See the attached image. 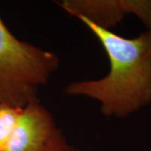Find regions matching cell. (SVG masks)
<instances>
[{
    "instance_id": "obj_1",
    "label": "cell",
    "mask_w": 151,
    "mask_h": 151,
    "mask_svg": "<svg viewBox=\"0 0 151 151\" xmlns=\"http://www.w3.org/2000/svg\"><path fill=\"white\" fill-rule=\"evenodd\" d=\"M79 19L100 41L110 69L100 79L70 82L65 93L96 100L108 118L126 119L151 104L150 30L126 38L87 19Z\"/></svg>"
},
{
    "instance_id": "obj_2",
    "label": "cell",
    "mask_w": 151,
    "mask_h": 151,
    "mask_svg": "<svg viewBox=\"0 0 151 151\" xmlns=\"http://www.w3.org/2000/svg\"><path fill=\"white\" fill-rule=\"evenodd\" d=\"M54 52L14 35L0 17V103L24 108L58 69Z\"/></svg>"
},
{
    "instance_id": "obj_3",
    "label": "cell",
    "mask_w": 151,
    "mask_h": 151,
    "mask_svg": "<svg viewBox=\"0 0 151 151\" xmlns=\"http://www.w3.org/2000/svg\"><path fill=\"white\" fill-rule=\"evenodd\" d=\"M58 4L71 15L108 30L134 14L151 31V0H63Z\"/></svg>"
},
{
    "instance_id": "obj_4",
    "label": "cell",
    "mask_w": 151,
    "mask_h": 151,
    "mask_svg": "<svg viewBox=\"0 0 151 151\" xmlns=\"http://www.w3.org/2000/svg\"><path fill=\"white\" fill-rule=\"evenodd\" d=\"M57 129L51 113L34 101L23 108L4 151H41Z\"/></svg>"
},
{
    "instance_id": "obj_5",
    "label": "cell",
    "mask_w": 151,
    "mask_h": 151,
    "mask_svg": "<svg viewBox=\"0 0 151 151\" xmlns=\"http://www.w3.org/2000/svg\"><path fill=\"white\" fill-rule=\"evenodd\" d=\"M23 108L0 103V151H4Z\"/></svg>"
},
{
    "instance_id": "obj_6",
    "label": "cell",
    "mask_w": 151,
    "mask_h": 151,
    "mask_svg": "<svg viewBox=\"0 0 151 151\" xmlns=\"http://www.w3.org/2000/svg\"><path fill=\"white\" fill-rule=\"evenodd\" d=\"M41 151H81L71 145L60 129L55 131L51 139Z\"/></svg>"
}]
</instances>
